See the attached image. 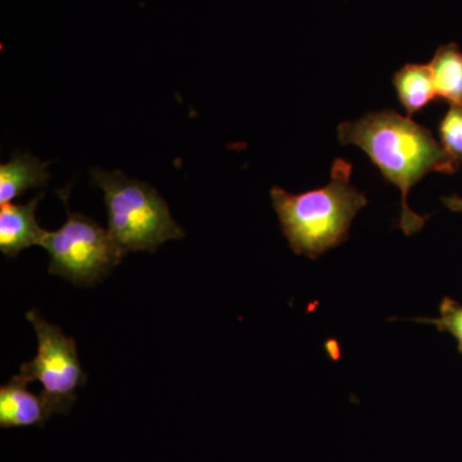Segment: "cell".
<instances>
[{
    "instance_id": "obj_1",
    "label": "cell",
    "mask_w": 462,
    "mask_h": 462,
    "mask_svg": "<svg viewBox=\"0 0 462 462\" xmlns=\"http://www.w3.org/2000/svg\"><path fill=\"white\" fill-rule=\"evenodd\" d=\"M338 139L343 145L363 149L385 180L401 190L398 226L407 236L420 231L428 220L427 216L415 214L407 203L413 185L431 171L454 173L458 169L430 129L392 109L340 124Z\"/></svg>"
},
{
    "instance_id": "obj_11",
    "label": "cell",
    "mask_w": 462,
    "mask_h": 462,
    "mask_svg": "<svg viewBox=\"0 0 462 462\" xmlns=\"http://www.w3.org/2000/svg\"><path fill=\"white\" fill-rule=\"evenodd\" d=\"M440 141L456 166L462 162V107L451 105L439 124Z\"/></svg>"
},
{
    "instance_id": "obj_2",
    "label": "cell",
    "mask_w": 462,
    "mask_h": 462,
    "mask_svg": "<svg viewBox=\"0 0 462 462\" xmlns=\"http://www.w3.org/2000/svg\"><path fill=\"white\" fill-rule=\"evenodd\" d=\"M352 165L338 158L331 166V180L320 189L291 194L279 187L270 191L273 207L291 251L316 260L348 238L355 216L367 199L351 182Z\"/></svg>"
},
{
    "instance_id": "obj_3",
    "label": "cell",
    "mask_w": 462,
    "mask_h": 462,
    "mask_svg": "<svg viewBox=\"0 0 462 462\" xmlns=\"http://www.w3.org/2000/svg\"><path fill=\"white\" fill-rule=\"evenodd\" d=\"M91 184L105 193L107 230L125 254L156 252L167 240L184 238V230L173 220L166 200L148 182L118 170L93 169Z\"/></svg>"
},
{
    "instance_id": "obj_4",
    "label": "cell",
    "mask_w": 462,
    "mask_h": 462,
    "mask_svg": "<svg viewBox=\"0 0 462 462\" xmlns=\"http://www.w3.org/2000/svg\"><path fill=\"white\" fill-rule=\"evenodd\" d=\"M57 193L66 206L67 220L57 231H47L42 242L51 257L50 273L75 285L97 284L121 263L125 254L108 230L69 209V188Z\"/></svg>"
},
{
    "instance_id": "obj_5",
    "label": "cell",
    "mask_w": 462,
    "mask_h": 462,
    "mask_svg": "<svg viewBox=\"0 0 462 462\" xmlns=\"http://www.w3.org/2000/svg\"><path fill=\"white\" fill-rule=\"evenodd\" d=\"M26 319L35 330L38 352L32 361L21 365L18 374L27 383H41L42 396L51 412H69L78 398L76 391L88 382L78 346L74 338L65 336L57 325L45 321L35 310L27 312Z\"/></svg>"
},
{
    "instance_id": "obj_6",
    "label": "cell",
    "mask_w": 462,
    "mask_h": 462,
    "mask_svg": "<svg viewBox=\"0 0 462 462\" xmlns=\"http://www.w3.org/2000/svg\"><path fill=\"white\" fill-rule=\"evenodd\" d=\"M44 193L27 203L0 206V251L8 257H17L23 249L42 245L47 230L36 221V208Z\"/></svg>"
},
{
    "instance_id": "obj_9",
    "label": "cell",
    "mask_w": 462,
    "mask_h": 462,
    "mask_svg": "<svg viewBox=\"0 0 462 462\" xmlns=\"http://www.w3.org/2000/svg\"><path fill=\"white\" fill-rule=\"evenodd\" d=\"M393 85L410 117L427 108L437 97L430 65L409 63L401 67L393 76Z\"/></svg>"
},
{
    "instance_id": "obj_12",
    "label": "cell",
    "mask_w": 462,
    "mask_h": 462,
    "mask_svg": "<svg viewBox=\"0 0 462 462\" xmlns=\"http://www.w3.org/2000/svg\"><path fill=\"white\" fill-rule=\"evenodd\" d=\"M416 321L431 324L439 331H447L457 342L458 352L462 354V305L452 298L446 297L440 302L438 318L416 319Z\"/></svg>"
},
{
    "instance_id": "obj_7",
    "label": "cell",
    "mask_w": 462,
    "mask_h": 462,
    "mask_svg": "<svg viewBox=\"0 0 462 462\" xmlns=\"http://www.w3.org/2000/svg\"><path fill=\"white\" fill-rule=\"evenodd\" d=\"M27 384L17 374L0 387V427H35L44 424L53 415L42 393H32Z\"/></svg>"
},
{
    "instance_id": "obj_8",
    "label": "cell",
    "mask_w": 462,
    "mask_h": 462,
    "mask_svg": "<svg viewBox=\"0 0 462 462\" xmlns=\"http://www.w3.org/2000/svg\"><path fill=\"white\" fill-rule=\"evenodd\" d=\"M50 162H42L32 153L17 152L7 163L0 165V206L23 196L26 190L48 185Z\"/></svg>"
},
{
    "instance_id": "obj_10",
    "label": "cell",
    "mask_w": 462,
    "mask_h": 462,
    "mask_svg": "<svg viewBox=\"0 0 462 462\" xmlns=\"http://www.w3.org/2000/svg\"><path fill=\"white\" fill-rule=\"evenodd\" d=\"M431 78L437 97L462 107V51L457 45L438 48L430 62Z\"/></svg>"
},
{
    "instance_id": "obj_13",
    "label": "cell",
    "mask_w": 462,
    "mask_h": 462,
    "mask_svg": "<svg viewBox=\"0 0 462 462\" xmlns=\"http://www.w3.org/2000/svg\"><path fill=\"white\" fill-rule=\"evenodd\" d=\"M442 200H443V203H445V206L447 207V208L451 209V211L462 212V199H461V197H457V196L443 197Z\"/></svg>"
}]
</instances>
